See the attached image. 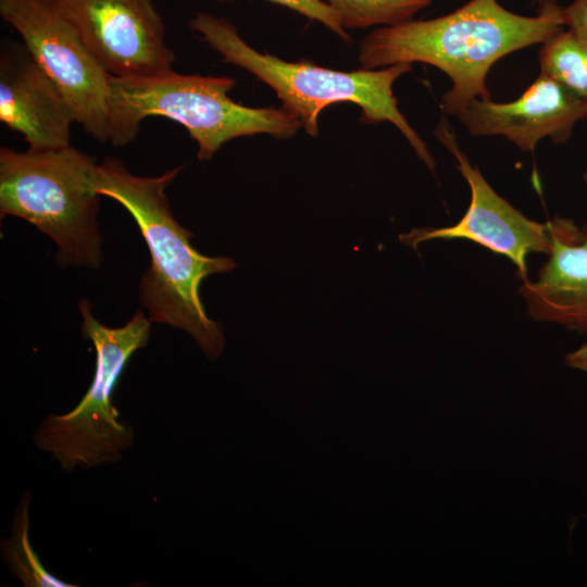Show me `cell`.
Listing matches in <instances>:
<instances>
[{
  "instance_id": "1",
  "label": "cell",
  "mask_w": 587,
  "mask_h": 587,
  "mask_svg": "<svg viewBox=\"0 0 587 587\" xmlns=\"http://www.w3.org/2000/svg\"><path fill=\"white\" fill-rule=\"evenodd\" d=\"M564 29L562 8L542 0L535 16L503 8L498 0H470L446 15L383 26L360 42L362 68L377 70L397 63L422 62L438 67L451 79L441 107L460 114L474 99H490L486 78L504 55L545 43Z\"/></svg>"
},
{
  "instance_id": "2",
  "label": "cell",
  "mask_w": 587,
  "mask_h": 587,
  "mask_svg": "<svg viewBox=\"0 0 587 587\" xmlns=\"http://www.w3.org/2000/svg\"><path fill=\"white\" fill-rule=\"evenodd\" d=\"M179 171L138 176L120 160L108 158L97 165L95 188L128 211L146 241L151 263L140 282V301L149 320L185 330L215 360L225 340L220 323L207 315L199 288L204 278L228 272L236 263L201 254L190 242L192 234L174 217L165 188Z\"/></svg>"
},
{
  "instance_id": "3",
  "label": "cell",
  "mask_w": 587,
  "mask_h": 587,
  "mask_svg": "<svg viewBox=\"0 0 587 587\" xmlns=\"http://www.w3.org/2000/svg\"><path fill=\"white\" fill-rule=\"evenodd\" d=\"M192 30L233 63L268 85L309 135L319 134V116L332 103L352 102L361 109V122L392 123L405 137L417 157L430 170L436 162L425 141L400 112L392 93L394 83L412 70L411 63H397L380 70L336 71L305 62H287L260 53L224 18L198 13L189 23Z\"/></svg>"
},
{
  "instance_id": "4",
  "label": "cell",
  "mask_w": 587,
  "mask_h": 587,
  "mask_svg": "<svg viewBox=\"0 0 587 587\" xmlns=\"http://www.w3.org/2000/svg\"><path fill=\"white\" fill-rule=\"evenodd\" d=\"M236 82L228 76L179 74L155 77H109L110 142L135 139L140 122L163 116L184 126L198 143L197 157L208 161L227 141L268 134L294 136L300 123L283 108H250L228 97Z\"/></svg>"
},
{
  "instance_id": "5",
  "label": "cell",
  "mask_w": 587,
  "mask_h": 587,
  "mask_svg": "<svg viewBox=\"0 0 587 587\" xmlns=\"http://www.w3.org/2000/svg\"><path fill=\"white\" fill-rule=\"evenodd\" d=\"M97 163L71 145L18 152L0 149V212L21 217L57 245L63 266L99 267Z\"/></svg>"
},
{
  "instance_id": "6",
  "label": "cell",
  "mask_w": 587,
  "mask_h": 587,
  "mask_svg": "<svg viewBox=\"0 0 587 587\" xmlns=\"http://www.w3.org/2000/svg\"><path fill=\"white\" fill-rule=\"evenodd\" d=\"M78 309L82 334L96 350L93 380L72 411L48 415L34 435L36 446L66 471L115 463L133 445L134 429L118 421L113 391L130 357L147 345L151 324L137 311L125 325L108 327L91 314L88 300L82 299Z\"/></svg>"
},
{
  "instance_id": "7",
  "label": "cell",
  "mask_w": 587,
  "mask_h": 587,
  "mask_svg": "<svg viewBox=\"0 0 587 587\" xmlns=\"http://www.w3.org/2000/svg\"><path fill=\"white\" fill-rule=\"evenodd\" d=\"M0 14L59 87L76 122L96 139L110 141V75L72 22L52 0H0Z\"/></svg>"
},
{
  "instance_id": "8",
  "label": "cell",
  "mask_w": 587,
  "mask_h": 587,
  "mask_svg": "<svg viewBox=\"0 0 587 587\" xmlns=\"http://www.w3.org/2000/svg\"><path fill=\"white\" fill-rule=\"evenodd\" d=\"M77 28L102 68L117 78L172 72L173 51L153 0H52Z\"/></svg>"
},
{
  "instance_id": "9",
  "label": "cell",
  "mask_w": 587,
  "mask_h": 587,
  "mask_svg": "<svg viewBox=\"0 0 587 587\" xmlns=\"http://www.w3.org/2000/svg\"><path fill=\"white\" fill-rule=\"evenodd\" d=\"M435 136L454 157L459 172L470 186L471 201L454 225L413 228L401 234L400 241L416 250L420 243L432 239H466L507 257L516 267L520 279H529L527 257L532 253L548 254L550 251L548 222L528 218L491 188L459 147L445 117L436 126Z\"/></svg>"
},
{
  "instance_id": "10",
  "label": "cell",
  "mask_w": 587,
  "mask_h": 587,
  "mask_svg": "<svg viewBox=\"0 0 587 587\" xmlns=\"http://www.w3.org/2000/svg\"><path fill=\"white\" fill-rule=\"evenodd\" d=\"M457 116L473 136L501 135L521 150L533 151L545 137L565 142L574 125L587 118V102L540 73L512 102L474 98Z\"/></svg>"
},
{
  "instance_id": "11",
  "label": "cell",
  "mask_w": 587,
  "mask_h": 587,
  "mask_svg": "<svg viewBox=\"0 0 587 587\" xmlns=\"http://www.w3.org/2000/svg\"><path fill=\"white\" fill-rule=\"evenodd\" d=\"M548 226L549 259L520 295L532 319L587 333V223L555 215Z\"/></svg>"
},
{
  "instance_id": "12",
  "label": "cell",
  "mask_w": 587,
  "mask_h": 587,
  "mask_svg": "<svg viewBox=\"0 0 587 587\" xmlns=\"http://www.w3.org/2000/svg\"><path fill=\"white\" fill-rule=\"evenodd\" d=\"M0 121L20 133L29 149L47 150L70 145L76 118L59 87L28 53L1 57Z\"/></svg>"
},
{
  "instance_id": "13",
  "label": "cell",
  "mask_w": 587,
  "mask_h": 587,
  "mask_svg": "<svg viewBox=\"0 0 587 587\" xmlns=\"http://www.w3.org/2000/svg\"><path fill=\"white\" fill-rule=\"evenodd\" d=\"M30 500L32 497L28 492L21 499L13 521L11 536L1 542L4 562L9 566L11 574L17 577L26 587L76 586L50 574L33 550L28 537Z\"/></svg>"
},
{
  "instance_id": "14",
  "label": "cell",
  "mask_w": 587,
  "mask_h": 587,
  "mask_svg": "<svg viewBox=\"0 0 587 587\" xmlns=\"http://www.w3.org/2000/svg\"><path fill=\"white\" fill-rule=\"evenodd\" d=\"M540 73L546 74L587 102V42L563 29L539 50Z\"/></svg>"
},
{
  "instance_id": "15",
  "label": "cell",
  "mask_w": 587,
  "mask_h": 587,
  "mask_svg": "<svg viewBox=\"0 0 587 587\" xmlns=\"http://www.w3.org/2000/svg\"><path fill=\"white\" fill-rule=\"evenodd\" d=\"M347 29L394 26L408 21L432 0H321Z\"/></svg>"
},
{
  "instance_id": "16",
  "label": "cell",
  "mask_w": 587,
  "mask_h": 587,
  "mask_svg": "<svg viewBox=\"0 0 587 587\" xmlns=\"http://www.w3.org/2000/svg\"><path fill=\"white\" fill-rule=\"evenodd\" d=\"M229 1V0H217ZM274 3L286 7L290 10L298 12L307 16L310 20L317 21L336 33L340 38L349 40L350 36L347 30L341 26L338 16L334 11L321 0H268Z\"/></svg>"
},
{
  "instance_id": "17",
  "label": "cell",
  "mask_w": 587,
  "mask_h": 587,
  "mask_svg": "<svg viewBox=\"0 0 587 587\" xmlns=\"http://www.w3.org/2000/svg\"><path fill=\"white\" fill-rule=\"evenodd\" d=\"M564 27L587 42V0H574L562 8Z\"/></svg>"
},
{
  "instance_id": "18",
  "label": "cell",
  "mask_w": 587,
  "mask_h": 587,
  "mask_svg": "<svg viewBox=\"0 0 587 587\" xmlns=\"http://www.w3.org/2000/svg\"><path fill=\"white\" fill-rule=\"evenodd\" d=\"M564 362L567 366L580 370L587 374V342L575 351L567 353Z\"/></svg>"
},
{
  "instance_id": "19",
  "label": "cell",
  "mask_w": 587,
  "mask_h": 587,
  "mask_svg": "<svg viewBox=\"0 0 587 587\" xmlns=\"http://www.w3.org/2000/svg\"><path fill=\"white\" fill-rule=\"evenodd\" d=\"M583 177H584V182H585L586 189H587V172L584 173Z\"/></svg>"
},
{
  "instance_id": "20",
  "label": "cell",
  "mask_w": 587,
  "mask_h": 587,
  "mask_svg": "<svg viewBox=\"0 0 587 587\" xmlns=\"http://www.w3.org/2000/svg\"><path fill=\"white\" fill-rule=\"evenodd\" d=\"M535 1H538V3H540L542 0H535Z\"/></svg>"
}]
</instances>
